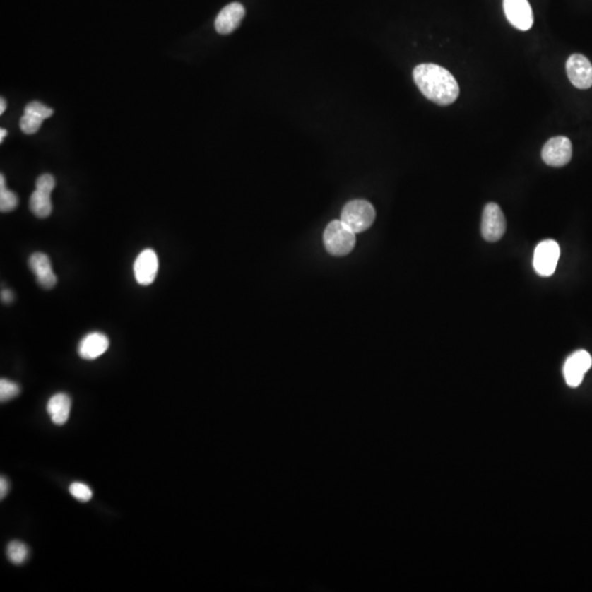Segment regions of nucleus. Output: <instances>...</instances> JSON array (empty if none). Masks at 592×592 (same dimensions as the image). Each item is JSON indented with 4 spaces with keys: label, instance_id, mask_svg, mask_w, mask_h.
Segmentation results:
<instances>
[{
    "label": "nucleus",
    "instance_id": "nucleus-23",
    "mask_svg": "<svg viewBox=\"0 0 592 592\" xmlns=\"http://www.w3.org/2000/svg\"><path fill=\"white\" fill-rule=\"evenodd\" d=\"M8 490H9V484H8V480L3 476L1 480H0V497H1V499L5 498L6 495L8 494Z\"/></svg>",
    "mask_w": 592,
    "mask_h": 592
},
{
    "label": "nucleus",
    "instance_id": "nucleus-8",
    "mask_svg": "<svg viewBox=\"0 0 592 592\" xmlns=\"http://www.w3.org/2000/svg\"><path fill=\"white\" fill-rule=\"evenodd\" d=\"M566 71L570 83L578 89H589L592 86V64L581 54L569 57L566 63Z\"/></svg>",
    "mask_w": 592,
    "mask_h": 592
},
{
    "label": "nucleus",
    "instance_id": "nucleus-21",
    "mask_svg": "<svg viewBox=\"0 0 592 592\" xmlns=\"http://www.w3.org/2000/svg\"><path fill=\"white\" fill-rule=\"evenodd\" d=\"M25 112L37 115L39 118L45 120V119H49V117H52L53 113H54V111H53V109L47 108V107H45V105H42V103L39 102V101H32V102H30L29 105L25 107Z\"/></svg>",
    "mask_w": 592,
    "mask_h": 592
},
{
    "label": "nucleus",
    "instance_id": "nucleus-22",
    "mask_svg": "<svg viewBox=\"0 0 592 592\" xmlns=\"http://www.w3.org/2000/svg\"><path fill=\"white\" fill-rule=\"evenodd\" d=\"M37 190H41V191L47 192V194H51L55 188V179L54 177L52 176L49 174H45L40 176L37 180Z\"/></svg>",
    "mask_w": 592,
    "mask_h": 592
},
{
    "label": "nucleus",
    "instance_id": "nucleus-1",
    "mask_svg": "<svg viewBox=\"0 0 592 592\" xmlns=\"http://www.w3.org/2000/svg\"><path fill=\"white\" fill-rule=\"evenodd\" d=\"M415 83L421 93L439 105L456 102L460 95V87L452 73L437 64H420L415 67Z\"/></svg>",
    "mask_w": 592,
    "mask_h": 592
},
{
    "label": "nucleus",
    "instance_id": "nucleus-2",
    "mask_svg": "<svg viewBox=\"0 0 592 592\" xmlns=\"http://www.w3.org/2000/svg\"><path fill=\"white\" fill-rule=\"evenodd\" d=\"M375 208L369 201L353 200L343 206L341 220L353 232H362L374 223Z\"/></svg>",
    "mask_w": 592,
    "mask_h": 592
},
{
    "label": "nucleus",
    "instance_id": "nucleus-10",
    "mask_svg": "<svg viewBox=\"0 0 592 592\" xmlns=\"http://www.w3.org/2000/svg\"><path fill=\"white\" fill-rule=\"evenodd\" d=\"M158 272V258L152 249H145L137 256L134 262V276L137 283L150 285L156 279Z\"/></svg>",
    "mask_w": 592,
    "mask_h": 592
},
{
    "label": "nucleus",
    "instance_id": "nucleus-6",
    "mask_svg": "<svg viewBox=\"0 0 592 592\" xmlns=\"http://www.w3.org/2000/svg\"><path fill=\"white\" fill-rule=\"evenodd\" d=\"M573 146L566 136L552 137L544 145L542 150V160L552 167H563L572 160Z\"/></svg>",
    "mask_w": 592,
    "mask_h": 592
},
{
    "label": "nucleus",
    "instance_id": "nucleus-25",
    "mask_svg": "<svg viewBox=\"0 0 592 592\" xmlns=\"http://www.w3.org/2000/svg\"><path fill=\"white\" fill-rule=\"evenodd\" d=\"M6 108H7V103H6L5 99H0V114H4V112L6 111Z\"/></svg>",
    "mask_w": 592,
    "mask_h": 592
},
{
    "label": "nucleus",
    "instance_id": "nucleus-20",
    "mask_svg": "<svg viewBox=\"0 0 592 592\" xmlns=\"http://www.w3.org/2000/svg\"><path fill=\"white\" fill-rule=\"evenodd\" d=\"M69 492L79 502H87L93 498V490L83 483H73L69 486Z\"/></svg>",
    "mask_w": 592,
    "mask_h": 592
},
{
    "label": "nucleus",
    "instance_id": "nucleus-7",
    "mask_svg": "<svg viewBox=\"0 0 592 592\" xmlns=\"http://www.w3.org/2000/svg\"><path fill=\"white\" fill-rule=\"evenodd\" d=\"M504 11L510 25L520 31H528L533 25V11L528 0H504Z\"/></svg>",
    "mask_w": 592,
    "mask_h": 592
},
{
    "label": "nucleus",
    "instance_id": "nucleus-24",
    "mask_svg": "<svg viewBox=\"0 0 592 592\" xmlns=\"http://www.w3.org/2000/svg\"><path fill=\"white\" fill-rule=\"evenodd\" d=\"M1 300H3L4 303H11L13 301V292H10L9 290H3L1 291Z\"/></svg>",
    "mask_w": 592,
    "mask_h": 592
},
{
    "label": "nucleus",
    "instance_id": "nucleus-3",
    "mask_svg": "<svg viewBox=\"0 0 592 592\" xmlns=\"http://www.w3.org/2000/svg\"><path fill=\"white\" fill-rule=\"evenodd\" d=\"M324 242L327 251L333 256L341 257L353 249L355 245V232L341 222L333 220L324 232Z\"/></svg>",
    "mask_w": 592,
    "mask_h": 592
},
{
    "label": "nucleus",
    "instance_id": "nucleus-5",
    "mask_svg": "<svg viewBox=\"0 0 592 592\" xmlns=\"http://www.w3.org/2000/svg\"><path fill=\"white\" fill-rule=\"evenodd\" d=\"M506 218L498 204L488 203L483 212L482 235L490 242L502 239L506 232Z\"/></svg>",
    "mask_w": 592,
    "mask_h": 592
},
{
    "label": "nucleus",
    "instance_id": "nucleus-14",
    "mask_svg": "<svg viewBox=\"0 0 592 592\" xmlns=\"http://www.w3.org/2000/svg\"><path fill=\"white\" fill-rule=\"evenodd\" d=\"M71 399L65 393H57L47 401V410L53 424L63 426L69 420L71 415Z\"/></svg>",
    "mask_w": 592,
    "mask_h": 592
},
{
    "label": "nucleus",
    "instance_id": "nucleus-4",
    "mask_svg": "<svg viewBox=\"0 0 592 592\" xmlns=\"http://www.w3.org/2000/svg\"><path fill=\"white\" fill-rule=\"evenodd\" d=\"M560 248L555 240L548 239L540 242L534 250L533 267L536 273L542 277H551L557 267Z\"/></svg>",
    "mask_w": 592,
    "mask_h": 592
},
{
    "label": "nucleus",
    "instance_id": "nucleus-12",
    "mask_svg": "<svg viewBox=\"0 0 592 592\" xmlns=\"http://www.w3.org/2000/svg\"><path fill=\"white\" fill-rule=\"evenodd\" d=\"M29 266L31 271L37 277V283L45 289H52L55 287L57 282V276L53 272L51 261L43 252H35L29 259Z\"/></svg>",
    "mask_w": 592,
    "mask_h": 592
},
{
    "label": "nucleus",
    "instance_id": "nucleus-11",
    "mask_svg": "<svg viewBox=\"0 0 592 592\" xmlns=\"http://www.w3.org/2000/svg\"><path fill=\"white\" fill-rule=\"evenodd\" d=\"M246 10L239 3H232L220 10L215 19V29L220 35H230L234 32L242 19L245 17Z\"/></svg>",
    "mask_w": 592,
    "mask_h": 592
},
{
    "label": "nucleus",
    "instance_id": "nucleus-26",
    "mask_svg": "<svg viewBox=\"0 0 592 592\" xmlns=\"http://www.w3.org/2000/svg\"><path fill=\"white\" fill-rule=\"evenodd\" d=\"M6 135H7V131H6L5 129H1V130H0V142H4V138H5Z\"/></svg>",
    "mask_w": 592,
    "mask_h": 592
},
{
    "label": "nucleus",
    "instance_id": "nucleus-17",
    "mask_svg": "<svg viewBox=\"0 0 592 592\" xmlns=\"http://www.w3.org/2000/svg\"><path fill=\"white\" fill-rule=\"evenodd\" d=\"M43 121H45L43 119L39 118L37 115L25 112L23 118L20 119V129L25 134H35L40 130V128H41V124Z\"/></svg>",
    "mask_w": 592,
    "mask_h": 592
},
{
    "label": "nucleus",
    "instance_id": "nucleus-16",
    "mask_svg": "<svg viewBox=\"0 0 592 592\" xmlns=\"http://www.w3.org/2000/svg\"><path fill=\"white\" fill-rule=\"evenodd\" d=\"M8 560L16 565L25 563L29 556V548L23 542H10L7 546Z\"/></svg>",
    "mask_w": 592,
    "mask_h": 592
},
{
    "label": "nucleus",
    "instance_id": "nucleus-9",
    "mask_svg": "<svg viewBox=\"0 0 592 592\" xmlns=\"http://www.w3.org/2000/svg\"><path fill=\"white\" fill-rule=\"evenodd\" d=\"M591 365L592 357L589 353L585 350L576 351L568 357L564 365L566 383L570 387L579 386Z\"/></svg>",
    "mask_w": 592,
    "mask_h": 592
},
{
    "label": "nucleus",
    "instance_id": "nucleus-13",
    "mask_svg": "<svg viewBox=\"0 0 592 592\" xmlns=\"http://www.w3.org/2000/svg\"><path fill=\"white\" fill-rule=\"evenodd\" d=\"M109 345V338L103 333H88L79 343L78 355L85 360H95L108 350Z\"/></svg>",
    "mask_w": 592,
    "mask_h": 592
},
{
    "label": "nucleus",
    "instance_id": "nucleus-15",
    "mask_svg": "<svg viewBox=\"0 0 592 592\" xmlns=\"http://www.w3.org/2000/svg\"><path fill=\"white\" fill-rule=\"evenodd\" d=\"M30 210L40 218H45L51 215L53 206H52L51 194L41 191L35 189V191L30 196Z\"/></svg>",
    "mask_w": 592,
    "mask_h": 592
},
{
    "label": "nucleus",
    "instance_id": "nucleus-19",
    "mask_svg": "<svg viewBox=\"0 0 592 592\" xmlns=\"http://www.w3.org/2000/svg\"><path fill=\"white\" fill-rule=\"evenodd\" d=\"M18 196L8 189H0V211L10 212L18 206Z\"/></svg>",
    "mask_w": 592,
    "mask_h": 592
},
{
    "label": "nucleus",
    "instance_id": "nucleus-18",
    "mask_svg": "<svg viewBox=\"0 0 592 592\" xmlns=\"http://www.w3.org/2000/svg\"><path fill=\"white\" fill-rule=\"evenodd\" d=\"M20 387L17 383L11 382L9 379H0V399L8 401L19 395Z\"/></svg>",
    "mask_w": 592,
    "mask_h": 592
}]
</instances>
